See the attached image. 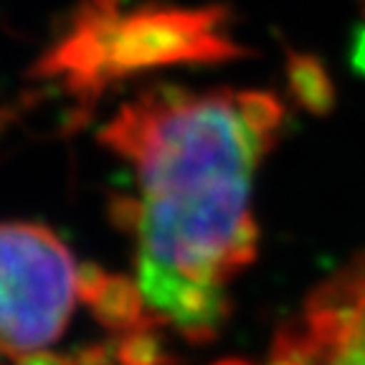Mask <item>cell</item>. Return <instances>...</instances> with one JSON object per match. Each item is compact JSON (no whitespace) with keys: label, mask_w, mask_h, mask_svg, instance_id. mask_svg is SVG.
<instances>
[{"label":"cell","mask_w":365,"mask_h":365,"mask_svg":"<svg viewBox=\"0 0 365 365\" xmlns=\"http://www.w3.org/2000/svg\"><path fill=\"white\" fill-rule=\"evenodd\" d=\"M284 125L272 91L150 86L120 104L99 143L135 190L112 221L135 246V282L158 330L205 342L221 330L228 287L254 262V175Z\"/></svg>","instance_id":"1"},{"label":"cell","mask_w":365,"mask_h":365,"mask_svg":"<svg viewBox=\"0 0 365 365\" xmlns=\"http://www.w3.org/2000/svg\"><path fill=\"white\" fill-rule=\"evenodd\" d=\"M244 53L228 34V13L221 6L120 11V0H84L66 34L41 58L38 71L46 79H61L81 107H91L125 76Z\"/></svg>","instance_id":"2"},{"label":"cell","mask_w":365,"mask_h":365,"mask_svg":"<svg viewBox=\"0 0 365 365\" xmlns=\"http://www.w3.org/2000/svg\"><path fill=\"white\" fill-rule=\"evenodd\" d=\"M13 365H76L74 353L71 355H61V353H46L38 355L34 360H23V363H13Z\"/></svg>","instance_id":"7"},{"label":"cell","mask_w":365,"mask_h":365,"mask_svg":"<svg viewBox=\"0 0 365 365\" xmlns=\"http://www.w3.org/2000/svg\"><path fill=\"white\" fill-rule=\"evenodd\" d=\"M289 86L297 99L314 112H325L332 104V84L327 79L322 63L309 56H292L289 61Z\"/></svg>","instance_id":"6"},{"label":"cell","mask_w":365,"mask_h":365,"mask_svg":"<svg viewBox=\"0 0 365 365\" xmlns=\"http://www.w3.org/2000/svg\"><path fill=\"white\" fill-rule=\"evenodd\" d=\"M353 365H365V251L327 279L302 309Z\"/></svg>","instance_id":"4"},{"label":"cell","mask_w":365,"mask_h":365,"mask_svg":"<svg viewBox=\"0 0 365 365\" xmlns=\"http://www.w3.org/2000/svg\"><path fill=\"white\" fill-rule=\"evenodd\" d=\"M84 302V267L48 226L0 223V355L13 363L53 353Z\"/></svg>","instance_id":"3"},{"label":"cell","mask_w":365,"mask_h":365,"mask_svg":"<svg viewBox=\"0 0 365 365\" xmlns=\"http://www.w3.org/2000/svg\"><path fill=\"white\" fill-rule=\"evenodd\" d=\"M267 365H353L340 345L322 327L299 314L284 327L274 342L272 358Z\"/></svg>","instance_id":"5"}]
</instances>
